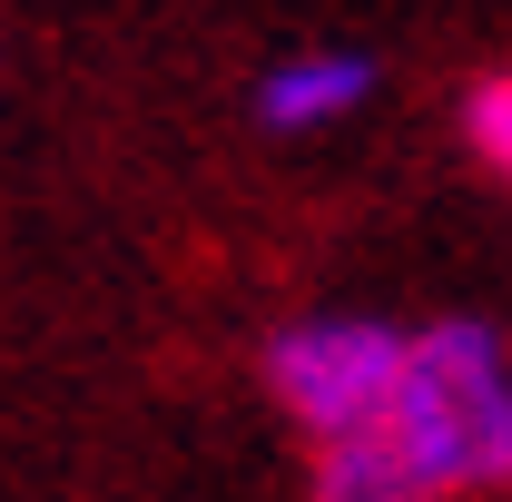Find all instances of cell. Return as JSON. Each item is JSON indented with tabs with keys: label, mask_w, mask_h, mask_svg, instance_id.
<instances>
[{
	"label": "cell",
	"mask_w": 512,
	"mask_h": 502,
	"mask_svg": "<svg viewBox=\"0 0 512 502\" xmlns=\"http://www.w3.org/2000/svg\"><path fill=\"white\" fill-rule=\"evenodd\" d=\"M384 443L453 502L503 493L512 483V345L473 315L424 325L414 355H404V384H394Z\"/></svg>",
	"instance_id": "1"
},
{
	"label": "cell",
	"mask_w": 512,
	"mask_h": 502,
	"mask_svg": "<svg viewBox=\"0 0 512 502\" xmlns=\"http://www.w3.org/2000/svg\"><path fill=\"white\" fill-rule=\"evenodd\" d=\"M404 355H414V335L384 325V315H296V325L266 345V384H276V404L296 414V434H316V453H325V443L384 434L394 384H404Z\"/></svg>",
	"instance_id": "2"
},
{
	"label": "cell",
	"mask_w": 512,
	"mask_h": 502,
	"mask_svg": "<svg viewBox=\"0 0 512 502\" xmlns=\"http://www.w3.org/2000/svg\"><path fill=\"white\" fill-rule=\"evenodd\" d=\"M365 99H375V60H355V50H296V60H276L256 79V119L266 128H335Z\"/></svg>",
	"instance_id": "3"
},
{
	"label": "cell",
	"mask_w": 512,
	"mask_h": 502,
	"mask_svg": "<svg viewBox=\"0 0 512 502\" xmlns=\"http://www.w3.org/2000/svg\"><path fill=\"white\" fill-rule=\"evenodd\" d=\"M316 502H453V493H434L384 434H365V443H325L316 453Z\"/></svg>",
	"instance_id": "4"
},
{
	"label": "cell",
	"mask_w": 512,
	"mask_h": 502,
	"mask_svg": "<svg viewBox=\"0 0 512 502\" xmlns=\"http://www.w3.org/2000/svg\"><path fill=\"white\" fill-rule=\"evenodd\" d=\"M473 148H483V158L512 178V79H493V89L473 99Z\"/></svg>",
	"instance_id": "5"
}]
</instances>
